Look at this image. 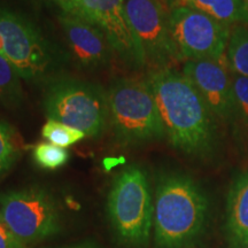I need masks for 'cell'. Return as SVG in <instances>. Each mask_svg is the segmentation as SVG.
<instances>
[{"label":"cell","instance_id":"7402d4cb","mask_svg":"<svg viewBox=\"0 0 248 248\" xmlns=\"http://www.w3.org/2000/svg\"><path fill=\"white\" fill-rule=\"evenodd\" d=\"M59 7H61L63 13L77 14L78 11V0H52Z\"/></svg>","mask_w":248,"mask_h":248},{"label":"cell","instance_id":"3957f363","mask_svg":"<svg viewBox=\"0 0 248 248\" xmlns=\"http://www.w3.org/2000/svg\"><path fill=\"white\" fill-rule=\"evenodd\" d=\"M107 213L117 239L128 248H145L151 238L154 204L146 173L129 166L114 178Z\"/></svg>","mask_w":248,"mask_h":248},{"label":"cell","instance_id":"9c48e42d","mask_svg":"<svg viewBox=\"0 0 248 248\" xmlns=\"http://www.w3.org/2000/svg\"><path fill=\"white\" fill-rule=\"evenodd\" d=\"M124 8L146 62L163 69L181 61L170 30V14L160 0H124Z\"/></svg>","mask_w":248,"mask_h":248},{"label":"cell","instance_id":"44dd1931","mask_svg":"<svg viewBox=\"0 0 248 248\" xmlns=\"http://www.w3.org/2000/svg\"><path fill=\"white\" fill-rule=\"evenodd\" d=\"M26 246V244L9 230L0 214V248H27Z\"/></svg>","mask_w":248,"mask_h":248},{"label":"cell","instance_id":"277c9868","mask_svg":"<svg viewBox=\"0 0 248 248\" xmlns=\"http://www.w3.org/2000/svg\"><path fill=\"white\" fill-rule=\"evenodd\" d=\"M43 107L54 120L97 138L109 120L107 92L101 86L75 78H55L45 90Z\"/></svg>","mask_w":248,"mask_h":248},{"label":"cell","instance_id":"30bf717a","mask_svg":"<svg viewBox=\"0 0 248 248\" xmlns=\"http://www.w3.org/2000/svg\"><path fill=\"white\" fill-rule=\"evenodd\" d=\"M77 15L98 27L124 62L133 67L146 64V57L129 26L124 0H78Z\"/></svg>","mask_w":248,"mask_h":248},{"label":"cell","instance_id":"8992f818","mask_svg":"<svg viewBox=\"0 0 248 248\" xmlns=\"http://www.w3.org/2000/svg\"><path fill=\"white\" fill-rule=\"evenodd\" d=\"M0 55L22 79L38 83L51 78L59 66L58 52L23 15L0 8Z\"/></svg>","mask_w":248,"mask_h":248},{"label":"cell","instance_id":"6da1fadb","mask_svg":"<svg viewBox=\"0 0 248 248\" xmlns=\"http://www.w3.org/2000/svg\"><path fill=\"white\" fill-rule=\"evenodd\" d=\"M146 80L170 144L188 155L209 152L215 136L213 113L191 80L170 68L155 69Z\"/></svg>","mask_w":248,"mask_h":248},{"label":"cell","instance_id":"d4e9b609","mask_svg":"<svg viewBox=\"0 0 248 248\" xmlns=\"http://www.w3.org/2000/svg\"><path fill=\"white\" fill-rule=\"evenodd\" d=\"M246 248H248V246H247V247H246Z\"/></svg>","mask_w":248,"mask_h":248},{"label":"cell","instance_id":"cb8c5ba5","mask_svg":"<svg viewBox=\"0 0 248 248\" xmlns=\"http://www.w3.org/2000/svg\"><path fill=\"white\" fill-rule=\"evenodd\" d=\"M244 1H245V4H246V7L248 9V0H244Z\"/></svg>","mask_w":248,"mask_h":248},{"label":"cell","instance_id":"ba28073f","mask_svg":"<svg viewBox=\"0 0 248 248\" xmlns=\"http://www.w3.org/2000/svg\"><path fill=\"white\" fill-rule=\"evenodd\" d=\"M173 44L182 60H226L230 27L197 9L176 6L170 13Z\"/></svg>","mask_w":248,"mask_h":248},{"label":"cell","instance_id":"52a82bcc","mask_svg":"<svg viewBox=\"0 0 248 248\" xmlns=\"http://www.w3.org/2000/svg\"><path fill=\"white\" fill-rule=\"evenodd\" d=\"M0 214L9 230L26 245L48 239L61 230L57 203L38 187L0 194Z\"/></svg>","mask_w":248,"mask_h":248},{"label":"cell","instance_id":"5bb4252c","mask_svg":"<svg viewBox=\"0 0 248 248\" xmlns=\"http://www.w3.org/2000/svg\"><path fill=\"white\" fill-rule=\"evenodd\" d=\"M177 6L197 9L228 27L248 23V9L244 0H177Z\"/></svg>","mask_w":248,"mask_h":248},{"label":"cell","instance_id":"4fadbf2b","mask_svg":"<svg viewBox=\"0 0 248 248\" xmlns=\"http://www.w3.org/2000/svg\"><path fill=\"white\" fill-rule=\"evenodd\" d=\"M225 233L231 248L248 246V171L231 187L226 206Z\"/></svg>","mask_w":248,"mask_h":248},{"label":"cell","instance_id":"ffe728a7","mask_svg":"<svg viewBox=\"0 0 248 248\" xmlns=\"http://www.w3.org/2000/svg\"><path fill=\"white\" fill-rule=\"evenodd\" d=\"M234 111L248 128V77L235 76L232 80Z\"/></svg>","mask_w":248,"mask_h":248},{"label":"cell","instance_id":"d6986e66","mask_svg":"<svg viewBox=\"0 0 248 248\" xmlns=\"http://www.w3.org/2000/svg\"><path fill=\"white\" fill-rule=\"evenodd\" d=\"M33 160L40 168L55 170L64 166L69 160V152L51 142H39L32 152Z\"/></svg>","mask_w":248,"mask_h":248},{"label":"cell","instance_id":"8fae6325","mask_svg":"<svg viewBox=\"0 0 248 248\" xmlns=\"http://www.w3.org/2000/svg\"><path fill=\"white\" fill-rule=\"evenodd\" d=\"M226 66V60L202 59L186 61L183 68V74L195 86L210 111L222 120L230 119L234 111L232 80Z\"/></svg>","mask_w":248,"mask_h":248},{"label":"cell","instance_id":"9a60e30c","mask_svg":"<svg viewBox=\"0 0 248 248\" xmlns=\"http://www.w3.org/2000/svg\"><path fill=\"white\" fill-rule=\"evenodd\" d=\"M20 79L13 64L0 55V104L6 107H17L22 104L24 93Z\"/></svg>","mask_w":248,"mask_h":248},{"label":"cell","instance_id":"603a6c76","mask_svg":"<svg viewBox=\"0 0 248 248\" xmlns=\"http://www.w3.org/2000/svg\"><path fill=\"white\" fill-rule=\"evenodd\" d=\"M60 248H100L98 245L94 243H91V241H83V243H78L75 245H70V246L67 247H60Z\"/></svg>","mask_w":248,"mask_h":248},{"label":"cell","instance_id":"7a4b0ae2","mask_svg":"<svg viewBox=\"0 0 248 248\" xmlns=\"http://www.w3.org/2000/svg\"><path fill=\"white\" fill-rule=\"evenodd\" d=\"M208 199L193 179L183 173L164 175L155 193L153 228L159 248H183L202 233Z\"/></svg>","mask_w":248,"mask_h":248},{"label":"cell","instance_id":"e0dca14e","mask_svg":"<svg viewBox=\"0 0 248 248\" xmlns=\"http://www.w3.org/2000/svg\"><path fill=\"white\" fill-rule=\"evenodd\" d=\"M20 152L17 132L8 123L0 120V176L12 169L20 156Z\"/></svg>","mask_w":248,"mask_h":248},{"label":"cell","instance_id":"7c38bea8","mask_svg":"<svg viewBox=\"0 0 248 248\" xmlns=\"http://www.w3.org/2000/svg\"><path fill=\"white\" fill-rule=\"evenodd\" d=\"M59 21L71 54L80 67L99 69L108 64L114 51L98 27L77 14L63 13Z\"/></svg>","mask_w":248,"mask_h":248},{"label":"cell","instance_id":"5b68a950","mask_svg":"<svg viewBox=\"0 0 248 248\" xmlns=\"http://www.w3.org/2000/svg\"><path fill=\"white\" fill-rule=\"evenodd\" d=\"M109 122L121 142L138 144L164 136L162 122L147 80L121 78L107 91Z\"/></svg>","mask_w":248,"mask_h":248},{"label":"cell","instance_id":"ac0fdd59","mask_svg":"<svg viewBox=\"0 0 248 248\" xmlns=\"http://www.w3.org/2000/svg\"><path fill=\"white\" fill-rule=\"evenodd\" d=\"M43 137L51 142L62 148L73 146L76 142L84 139L85 135L79 130L71 128L66 124L58 122L54 120H48L42 129Z\"/></svg>","mask_w":248,"mask_h":248},{"label":"cell","instance_id":"2e32d148","mask_svg":"<svg viewBox=\"0 0 248 248\" xmlns=\"http://www.w3.org/2000/svg\"><path fill=\"white\" fill-rule=\"evenodd\" d=\"M228 66L238 76L248 77V30L245 27H235L230 32L226 46Z\"/></svg>","mask_w":248,"mask_h":248}]
</instances>
